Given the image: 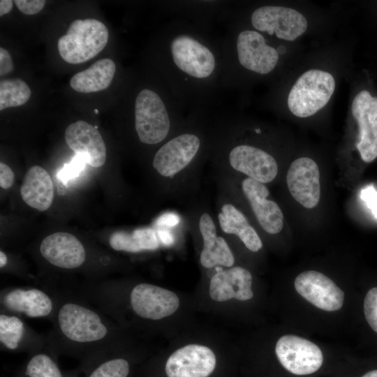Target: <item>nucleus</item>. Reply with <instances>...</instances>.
Masks as SVG:
<instances>
[{
    "label": "nucleus",
    "mask_w": 377,
    "mask_h": 377,
    "mask_svg": "<svg viewBox=\"0 0 377 377\" xmlns=\"http://www.w3.org/2000/svg\"><path fill=\"white\" fill-rule=\"evenodd\" d=\"M64 137L68 147L82 156L89 165L99 168L104 165L106 147L94 126L84 121H77L66 128Z\"/></svg>",
    "instance_id": "obj_17"
},
{
    "label": "nucleus",
    "mask_w": 377,
    "mask_h": 377,
    "mask_svg": "<svg viewBox=\"0 0 377 377\" xmlns=\"http://www.w3.org/2000/svg\"><path fill=\"white\" fill-rule=\"evenodd\" d=\"M8 262V258L6 255L2 251H0V267H3Z\"/></svg>",
    "instance_id": "obj_39"
},
{
    "label": "nucleus",
    "mask_w": 377,
    "mask_h": 377,
    "mask_svg": "<svg viewBox=\"0 0 377 377\" xmlns=\"http://www.w3.org/2000/svg\"><path fill=\"white\" fill-rule=\"evenodd\" d=\"M253 27L260 32L291 41L302 36L307 29L305 17L288 7L264 6L256 8L251 15Z\"/></svg>",
    "instance_id": "obj_8"
},
{
    "label": "nucleus",
    "mask_w": 377,
    "mask_h": 377,
    "mask_svg": "<svg viewBox=\"0 0 377 377\" xmlns=\"http://www.w3.org/2000/svg\"><path fill=\"white\" fill-rule=\"evenodd\" d=\"M94 111V112H95L96 114H98V110H96V109H95Z\"/></svg>",
    "instance_id": "obj_40"
},
{
    "label": "nucleus",
    "mask_w": 377,
    "mask_h": 377,
    "mask_svg": "<svg viewBox=\"0 0 377 377\" xmlns=\"http://www.w3.org/2000/svg\"><path fill=\"white\" fill-rule=\"evenodd\" d=\"M286 182L293 198L303 207H316L320 197V171L311 158L302 157L293 161L288 168Z\"/></svg>",
    "instance_id": "obj_14"
},
{
    "label": "nucleus",
    "mask_w": 377,
    "mask_h": 377,
    "mask_svg": "<svg viewBox=\"0 0 377 377\" xmlns=\"http://www.w3.org/2000/svg\"><path fill=\"white\" fill-rule=\"evenodd\" d=\"M230 367L209 347L191 343L147 364L140 377H228Z\"/></svg>",
    "instance_id": "obj_3"
},
{
    "label": "nucleus",
    "mask_w": 377,
    "mask_h": 377,
    "mask_svg": "<svg viewBox=\"0 0 377 377\" xmlns=\"http://www.w3.org/2000/svg\"><path fill=\"white\" fill-rule=\"evenodd\" d=\"M167 57L170 92L179 103L198 101L222 81V45L193 26H171Z\"/></svg>",
    "instance_id": "obj_1"
},
{
    "label": "nucleus",
    "mask_w": 377,
    "mask_h": 377,
    "mask_svg": "<svg viewBox=\"0 0 377 377\" xmlns=\"http://www.w3.org/2000/svg\"><path fill=\"white\" fill-rule=\"evenodd\" d=\"M15 377H68L54 357L43 351H36L22 365Z\"/></svg>",
    "instance_id": "obj_27"
},
{
    "label": "nucleus",
    "mask_w": 377,
    "mask_h": 377,
    "mask_svg": "<svg viewBox=\"0 0 377 377\" xmlns=\"http://www.w3.org/2000/svg\"><path fill=\"white\" fill-rule=\"evenodd\" d=\"M179 222V217L173 213L163 214L157 219L156 223L158 226H175Z\"/></svg>",
    "instance_id": "obj_35"
},
{
    "label": "nucleus",
    "mask_w": 377,
    "mask_h": 377,
    "mask_svg": "<svg viewBox=\"0 0 377 377\" xmlns=\"http://www.w3.org/2000/svg\"><path fill=\"white\" fill-rule=\"evenodd\" d=\"M31 89L21 79H7L0 82V110L25 104L31 96Z\"/></svg>",
    "instance_id": "obj_28"
},
{
    "label": "nucleus",
    "mask_w": 377,
    "mask_h": 377,
    "mask_svg": "<svg viewBox=\"0 0 377 377\" xmlns=\"http://www.w3.org/2000/svg\"><path fill=\"white\" fill-rule=\"evenodd\" d=\"M13 1L11 0L0 1V16L8 13L13 8Z\"/></svg>",
    "instance_id": "obj_37"
},
{
    "label": "nucleus",
    "mask_w": 377,
    "mask_h": 377,
    "mask_svg": "<svg viewBox=\"0 0 377 377\" xmlns=\"http://www.w3.org/2000/svg\"><path fill=\"white\" fill-rule=\"evenodd\" d=\"M335 89V81L328 72L311 69L296 80L288 96V107L296 117H310L328 103Z\"/></svg>",
    "instance_id": "obj_6"
},
{
    "label": "nucleus",
    "mask_w": 377,
    "mask_h": 377,
    "mask_svg": "<svg viewBox=\"0 0 377 377\" xmlns=\"http://www.w3.org/2000/svg\"><path fill=\"white\" fill-rule=\"evenodd\" d=\"M242 190L260 226L269 234L280 232L283 227V214L279 205L267 199L266 186L249 177L242 182Z\"/></svg>",
    "instance_id": "obj_19"
},
{
    "label": "nucleus",
    "mask_w": 377,
    "mask_h": 377,
    "mask_svg": "<svg viewBox=\"0 0 377 377\" xmlns=\"http://www.w3.org/2000/svg\"><path fill=\"white\" fill-rule=\"evenodd\" d=\"M15 175L11 168L1 162L0 163V186L4 189L10 188L14 182Z\"/></svg>",
    "instance_id": "obj_32"
},
{
    "label": "nucleus",
    "mask_w": 377,
    "mask_h": 377,
    "mask_svg": "<svg viewBox=\"0 0 377 377\" xmlns=\"http://www.w3.org/2000/svg\"><path fill=\"white\" fill-rule=\"evenodd\" d=\"M235 48L238 64L249 71L267 75L277 65L278 51L267 43L259 31H241L236 36Z\"/></svg>",
    "instance_id": "obj_10"
},
{
    "label": "nucleus",
    "mask_w": 377,
    "mask_h": 377,
    "mask_svg": "<svg viewBox=\"0 0 377 377\" xmlns=\"http://www.w3.org/2000/svg\"><path fill=\"white\" fill-rule=\"evenodd\" d=\"M351 110L359 127L357 148L363 161L372 162L377 158V97L361 91L354 98Z\"/></svg>",
    "instance_id": "obj_12"
},
{
    "label": "nucleus",
    "mask_w": 377,
    "mask_h": 377,
    "mask_svg": "<svg viewBox=\"0 0 377 377\" xmlns=\"http://www.w3.org/2000/svg\"><path fill=\"white\" fill-rule=\"evenodd\" d=\"M199 228L203 239V249L200 262L205 268L215 266L230 267L234 265V256L226 241L216 235V226L208 214H203L200 219Z\"/></svg>",
    "instance_id": "obj_21"
},
{
    "label": "nucleus",
    "mask_w": 377,
    "mask_h": 377,
    "mask_svg": "<svg viewBox=\"0 0 377 377\" xmlns=\"http://www.w3.org/2000/svg\"><path fill=\"white\" fill-rule=\"evenodd\" d=\"M251 285V274L245 268L220 269L210 279L209 294L212 300L219 302L231 299L245 301L253 296Z\"/></svg>",
    "instance_id": "obj_18"
},
{
    "label": "nucleus",
    "mask_w": 377,
    "mask_h": 377,
    "mask_svg": "<svg viewBox=\"0 0 377 377\" xmlns=\"http://www.w3.org/2000/svg\"><path fill=\"white\" fill-rule=\"evenodd\" d=\"M116 71L114 62L108 58L101 59L86 70L74 75L70 85L77 92L91 93L102 91L111 84Z\"/></svg>",
    "instance_id": "obj_23"
},
{
    "label": "nucleus",
    "mask_w": 377,
    "mask_h": 377,
    "mask_svg": "<svg viewBox=\"0 0 377 377\" xmlns=\"http://www.w3.org/2000/svg\"><path fill=\"white\" fill-rule=\"evenodd\" d=\"M230 165L249 178L263 184L273 181L278 172V165L274 158L258 147L239 145L229 153Z\"/></svg>",
    "instance_id": "obj_16"
},
{
    "label": "nucleus",
    "mask_w": 377,
    "mask_h": 377,
    "mask_svg": "<svg viewBox=\"0 0 377 377\" xmlns=\"http://www.w3.org/2000/svg\"><path fill=\"white\" fill-rule=\"evenodd\" d=\"M109 244L115 251L129 253L152 251L159 246L158 237L151 228L114 232L109 238Z\"/></svg>",
    "instance_id": "obj_25"
},
{
    "label": "nucleus",
    "mask_w": 377,
    "mask_h": 377,
    "mask_svg": "<svg viewBox=\"0 0 377 377\" xmlns=\"http://www.w3.org/2000/svg\"><path fill=\"white\" fill-rule=\"evenodd\" d=\"M2 302L10 311L29 318L47 317L54 310L52 298L38 288H13L3 295Z\"/></svg>",
    "instance_id": "obj_20"
},
{
    "label": "nucleus",
    "mask_w": 377,
    "mask_h": 377,
    "mask_svg": "<svg viewBox=\"0 0 377 377\" xmlns=\"http://www.w3.org/2000/svg\"><path fill=\"white\" fill-rule=\"evenodd\" d=\"M157 235L159 237L160 240L165 244H170L173 241L172 234L168 230H159L157 233Z\"/></svg>",
    "instance_id": "obj_38"
},
{
    "label": "nucleus",
    "mask_w": 377,
    "mask_h": 377,
    "mask_svg": "<svg viewBox=\"0 0 377 377\" xmlns=\"http://www.w3.org/2000/svg\"><path fill=\"white\" fill-rule=\"evenodd\" d=\"M58 337L64 349L82 359L77 373L84 372L102 357L114 353L110 346L114 330L99 312L76 301H65L55 317Z\"/></svg>",
    "instance_id": "obj_2"
},
{
    "label": "nucleus",
    "mask_w": 377,
    "mask_h": 377,
    "mask_svg": "<svg viewBox=\"0 0 377 377\" xmlns=\"http://www.w3.org/2000/svg\"><path fill=\"white\" fill-rule=\"evenodd\" d=\"M86 161L79 155H76L73 160L64 167L58 172V178L63 182H67L77 177L84 168Z\"/></svg>",
    "instance_id": "obj_30"
},
{
    "label": "nucleus",
    "mask_w": 377,
    "mask_h": 377,
    "mask_svg": "<svg viewBox=\"0 0 377 377\" xmlns=\"http://www.w3.org/2000/svg\"><path fill=\"white\" fill-rule=\"evenodd\" d=\"M221 230L228 234L236 235L246 247L253 252H257L263 247V242L251 226L245 216L230 204L224 205L218 215Z\"/></svg>",
    "instance_id": "obj_24"
},
{
    "label": "nucleus",
    "mask_w": 377,
    "mask_h": 377,
    "mask_svg": "<svg viewBox=\"0 0 377 377\" xmlns=\"http://www.w3.org/2000/svg\"><path fill=\"white\" fill-rule=\"evenodd\" d=\"M275 355L282 369L295 377H309L324 366L320 348L302 337L287 334L280 337L275 346Z\"/></svg>",
    "instance_id": "obj_7"
},
{
    "label": "nucleus",
    "mask_w": 377,
    "mask_h": 377,
    "mask_svg": "<svg viewBox=\"0 0 377 377\" xmlns=\"http://www.w3.org/2000/svg\"><path fill=\"white\" fill-rule=\"evenodd\" d=\"M25 334V325L20 318L14 315H0V341L6 349H19Z\"/></svg>",
    "instance_id": "obj_29"
},
{
    "label": "nucleus",
    "mask_w": 377,
    "mask_h": 377,
    "mask_svg": "<svg viewBox=\"0 0 377 377\" xmlns=\"http://www.w3.org/2000/svg\"><path fill=\"white\" fill-rule=\"evenodd\" d=\"M13 69V64L10 53L4 48L0 47V75L10 73Z\"/></svg>",
    "instance_id": "obj_33"
},
{
    "label": "nucleus",
    "mask_w": 377,
    "mask_h": 377,
    "mask_svg": "<svg viewBox=\"0 0 377 377\" xmlns=\"http://www.w3.org/2000/svg\"><path fill=\"white\" fill-rule=\"evenodd\" d=\"M136 361L116 353L107 355L95 362L84 372L85 377H131ZM68 377H77L74 373Z\"/></svg>",
    "instance_id": "obj_26"
},
{
    "label": "nucleus",
    "mask_w": 377,
    "mask_h": 377,
    "mask_svg": "<svg viewBox=\"0 0 377 377\" xmlns=\"http://www.w3.org/2000/svg\"><path fill=\"white\" fill-rule=\"evenodd\" d=\"M355 377H377V365L367 366L357 373Z\"/></svg>",
    "instance_id": "obj_36"
},
{
    "label": "nucleus",
    "mask_w": 377,
    "mask_h": 377,
    "mask_svg": "<svg viewBox=\"0 0 377 377\" xmlns=\"http://www.w3.org/2000/svg\"><path fill=\"white\" fill-rule=\"evenodd\" d=\"M177 101L165 102L160 94L148 88L138 92L134 106L135 128L140 141L147 145L162 142L171 128V114Z\"/></svg>",
    "instance_id": "obj_4"
},
{
    "label": "nucleus",
    "mask_w": 377,
    "mask_h": 377,
    "mask_svg": "<svg viewBox=\"0 0 377 377\" xmlns=\"http://www.w3.org/2000/svg\"><path fill=\"white\" fill-rule=\"evenodd\" d=\"M129 304L137 316L145 320H158L172 315L179 306V300L168 289L141 283L131 289Z\"/></svg>",
    "instance_id": "obj_9"
},
{
    "label": "nucleus",
    "mask_w": 377,
    "mask_h": 377,
    "mask_svg": "<svg viewBox=\"0 0 377 377\" xmlns=\"http://www.w3.org/2000/svg\"><path fill=\"white\" fill-rule=\"evenodd\" d=\"M200 145L198 135L182 133L160 147L154 155L153 167L162 176L172 177L191 162Z\"/></svg>",
    "instance_id": "obj_13"
},
{
    "label": "nucleus",
    "mask_w": 377,
    "mask_h": 377,
    "mask_svg": "<svg viewBox=\"0 0 377 377\" xmlns=\"http://www.w3.org/2000/svg\"><path fill=\"white\" fill-rule=\"evenodd\" d=\"M296 291L315 306L327 311H337L344 301V293L329 277L313 270L304 271L295 279Z\"/></svg>",
    "instance_id": "obj_11"
},
{
    "label": "nucleus",
    "mask_w": 377,
    "mask_h": 377,
    "mask_svg": "<svg viewBox=\"0 0 377 377\" xmlns=\"http://www.w3.org/2000/svg\"><path fill=\"white\" fill-rule=\"evenodd\" d=\"M362 198L377 218V192L372 187H367L362 191Z\"/></svg>",
    "instance_id": "obj_34"
},
{
    "label": "nucleus",
    "mask_w": 377,
    "mask_h": 377,
    "mask_svg": "<svg viewBox=\"0 0 377 377\" xmlns=\"http://www.w3.org/2000/svg\"><path fill=\"white\" fill-rule=\"evenodd\" d=\"M39 251L49 263L65 269L77 268L86 259V251L82 242L65 232H54L45 237Z\"/></svg>",
    "instance_id": "obj_15"
},
{
    "label": "nucleus",
    "mask_w": 377,
    "mask_h": 377,
    "mask_svg": "<svg viewBox=\"0 0 377 377\" xmlns=\"http://www.w3.org/2000/svg\"><path fill=\"white\" fill-rule=\"evenodd\" d=\"M14 3L24 14L34 15L39 13L44 7V0H15Z\"/></svg>",
    "instance_id": "obj_31"
},
{
    "label": "nucleus",
    "mask_w": 377,
    "mask_h": 377,
    "mask_svg": "<svg viewBox=\"0 0 377 377\" xmlns=\"http://www.w3.org/2000/svg\"><path fill=\"white\" fill-rule=\"evenodd\" d=\"M20 195L29 206L45 211L54 198V186L48 172L42 167L34 165L25 174L20 187Z\"/></svg>",
    "instance_id": "obj_22"
},
{
    "label": "nucleus",
    "mask_w": 377,
    "mask_h": 377,
    "mask_svg": "<svg viewBox=\"0 0 377 377\" xmlns=\"http://www.w3.org/2000/svg\"><path fill=\"white\" fill-rule=\"evenodd\" d=\"M109 33L105 25L96 19L76 20L58 40L61 57L67 63L78 64L96 57L107 45Z\"/></svg>",
    "instance_id": "obj_5"
}]
</instances>
